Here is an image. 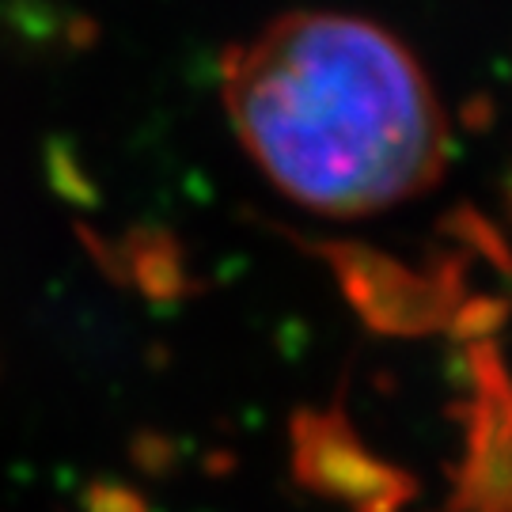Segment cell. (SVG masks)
Returning a JSON list of instances; mask_svg holds the SVG:
<instances>
[{
  "mask_svg": "<svg viewBox=\"0 0 512 512\" xmlns=\"http://www.w3.org/2000/svg\"><path fill=\"white\" fill-rule=\"evenodd\" d=\"M224 107L266 179L327 217H365L433 183V84L384 27L289 12L224 54Z\"/></svg>",
  "mask_w": 512,
  "mask_h": 512,
  "instance_id": "cell-1",
  "label": "cell"
}]
</instances>
